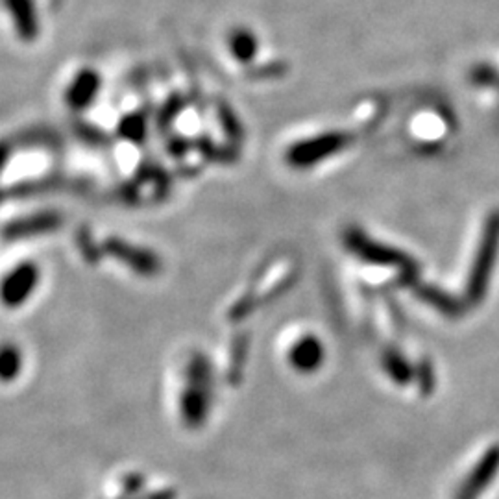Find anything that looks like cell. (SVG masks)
<instances>
[{
    "mask_svg": "<svg viewBox=\"0 0 499 499\" xmlns=\"http://www.w3.org/2000/svg\"><path fill=\"white\" fill-rule=\"evenodd\" d=\"M22 359L19 350L6 346L0 350V383H13V379L20 374Z\"/></svg>",
    "mask_w": 499,
    "mask_h": 499,
    "instance_id": "1",
    "label": "cell"
}]
</instances>
